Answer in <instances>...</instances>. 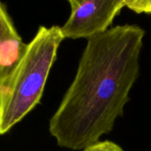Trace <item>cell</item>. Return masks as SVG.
I'll list each match as a JSON object with an SVG mask.
<instances>
[{"label": "cell", "mask_w": 151, "mask_h": 151, "mask_svg": "<svg viewBox=\"0 0 151 151\" xmlns=\"http://www.w3.org/2000/svg\"><path fill=\"white\" fill-rule=\"evenodd\" d=\"M124 0H83L72 10L66 23L60 27L65 38H88L109 29L122 8Z\"/></svg>", "instance_id": "obj_3"}, {"label": "cell", "mask_w": 151, "mask_h": 151, "mask_svg": "<svg viewBox=\"0 0 151 151\" xmlns=\"http://www.w3.org/2000/svg\"><path fill=\"white\" fill-rule=\"evenodd\" d=\"M83 1V0H68V1H69V4H70L71 6L72 10H73V9L76 8L77 7H78V6L82 3Z\"/></svg>", "instance_id": "obj_9"}, {"label": "cell", "mask_w": 151, "mask_h": 151, "mask_svg": "<svg viewBox=\"0 0 151 151\" xmlns=\"http://www.w3.org/2000/svg\"><path fill=\"white\" fill-rule=\"evenodd\" d=\"M83 151H124L116 143L111 141L98 142L96 144L84 149Z\"/></svg>", "instance_id": "obj_6"}, {"label": "cell", "mask_w": 151, "mask_h": 151, "mask_svg": "<svg viewBox=\"0 0 151 151\" xmlns=\"http://www.w3.org/2000/svg\"><path fill=\"white\" fill-rule=\"evenodd\" d=\"M125 7L137 13H142V0H124Z\"/></svg>", "instance_id": "obj_7"}, {"label": "cell", "mask_w": 151, "mask_h": 151, "mask_svg": "<svg viewBox=\"0 0 151 151\" xmlns=\"http://www.w3.org/2000/svg\"><path fill=\"white\" fill-rule=\"evenodd\" d=\"M64 38L60 27H39L18 66L0 84V136L9 132L40 103Z\"/></svg>", "instance_id": "obj_2"}, {"label": "cell", "mask_w": 151, "mask_h": 151, "mask_svg": "<svg viewBox=\"0 0 151 151\" xmlns=\"http://www.w3.org/2000/svg\"><path fill=\"white\" fill-rule=\"evenodd\" d=\"M27 44L17 30L6 35L0 42V84L13 72L23 58Z\"/></svg>", "instance_id": "obj_4"}, {"label": "cell", "mask_w": 151, "mask_h": 151, "mask_svg": "<svg viewBox=\"0 0 151 151\" xmlns=\"http://www.w3.org/2000/svg\"><path fill=\"white\" fill-rule=\"evenodd\" d=\"M17 30L5 4L0 0V42L6 35Z\"/></svg>", "instance_id": "obj_5"}, {"label": "cell", "mask_w": 151, "mask_h": 151, "mask_svg": "<svg viewBox=\"0 0 151 151\" xmlns=\"http://www.w3.org/2000/svg\"><path fill=\"white\" fill-rule=\"evenodd\" d=\"M145 35L138 25L124 24L87 38L75 78L50 120L58 145L84 150L113 130L139 75Z\"/></svg>", "instance_id": "obj_1"}, {"label": "cell", "mask_w": 151, "mask_h": 151, "mask_svg": "<svg viewBox=\"0 0 151 151\" xmlns=\"http://www.w3.org/2000/svg\"><path fill=\"white\" fill-rule=\"evenodd\" d=\"M142 13L151 14V0H142Z\"/></svg>", "instance_id": "obj_8"}]
</instances>
